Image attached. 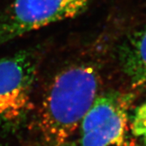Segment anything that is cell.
Returning a JSON list of instances; mask_svg holds the SVG:
<instances>
[{"instance_id": "obj_1", "label": "cell", "mask_w": 146, "mask_h": 146, "mask_svg": "<svg viewBox=\"0 0 146 146\" xmlns=\"http://www.w3.org/2000/svg\"><path fill=\"white\" fill-rule=\"evenodd\" d=\"M100 76L91 64L77 63L53 77L39 108L37 127L49 146H63L80 128L98 97Z\"/></svg>"}, {"instance_id": "obj_2", "label": "cell", "mask_w": 146, "mask_h": 146, "mask_svg": "<svg viewBox=\"0 0 146 146\" xmlns=\"http://www.w3.org/2000/svg\"><path fill=\"white\" fill-rule=\"evenodd\" d=\"M40 59L37 48L0 58V127L6 130L18 128L26 119Z\"/></svg>"}, {"instance_id": "obj_3", "label": "cell", "mask_w": 146, "mask_h": 146, "mask_svg": "<svg viewBox=\"0 0 146 146\" xmlns=\"http://www.w3.org/2000/svg\"><path fill=\"white\" fill-rule=\"evenodd\" d=\"M134 99L131 92L98 95L80 126V146H123Z\"/></svg>"}, {"instance_id": "obj_4", "label": "cell", "mask_w": 146, "mask_h": 146, "mask_svg": "<svg viewBox=\"0 0 146 146\" xmlns=\"http://www.w3.org/2000/svg\"><path fill=\"white\" fill-rule=\"evenodd\" d=\"M90 0H14L0 14V46L52 23L73 18Z\"/></svg>"}, {"instance_id": "obj_5", "label": "cell", "mask_w": 146, "mask_h": 146, "mask_svg": "<svg viewBox=\"0 0 146 146\" xmlns=\"http://www.w3.org/2000/svg\"><path fill=\"white\" fill-rule=\"evenodd\" d=\"M121 68L133 88L146 87V23L125 36L118 49Z\"/></svg>"}, {"instance_id": "obj_6", "label": "cell", "mask_w": 146, "mask_h": 146, "mask_svg": "<svg viewBox=\"0 0 146 146\" xmlns=\"http://www.w3.org/2000/svg\"><path fill=\"white\" fill-rule=\"evenodd\" d=\"M131 125L133 134L146 146V104L137 107Z\"/></svg>"}, {"instance_id": "obj_7", "label": "cell", "mask_w": 146, "mask_h": 146, "mask_svg": "<svg viewBox=\"0 0 146 146\" xmlns=\"http://www.w3.org/2000/svg\"><path fill=\"white\" fill-rule=\"evenodd\" d=\"M123 146H141L136 140L131 139V140H126L125 142L123 143Z\"/></svg>"}, {"instance_id": "obj_8", "label": "cell", "mask_w": 146, "mask_h": 146, "mask_svg": "<svg viewBox=\"0 0 146 146\" xmlns=\"http://www.w3.org/2000/svg\"><path fill=\"white\" fill-rule=\"evenodd\" d=\"M63 146H65V145H63Z\"/></svg>"}]
</instances>
